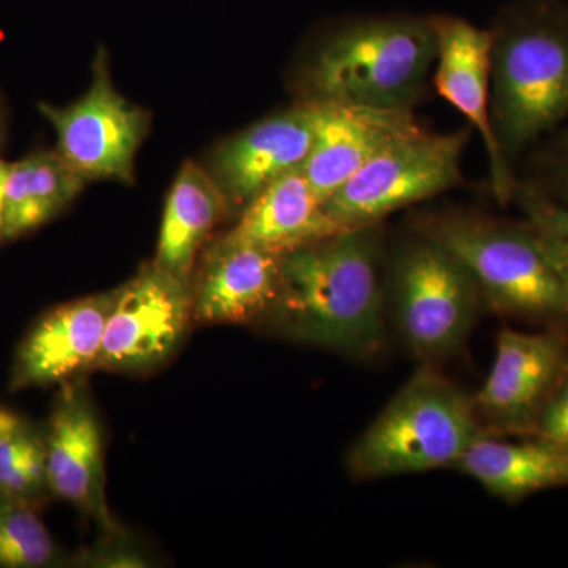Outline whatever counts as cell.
Here are the masks:
<instances>
[{
	"mask_svg": "<svg viewBox=\"0 0 568 568\" xmlns=\"http://www.w3.org/2000/svg\"><path fill=\"white\" fill-rule=\"evenodd\" d=\"M10 163L0 159V233H2L3 204H6V185L9 178Z\"/></svg>",
	"mask_w": 568,
	"mask_h": 568,
	"instance_id": "27",
	"label": "cell"
},
{
	"mask_svg": "<svg viewBox=\"0 0 568 568\" xmlns=\"http://www.w3.org/2000/svg\"><path fill=\"white\" fill-rule=\"evenodd\" d=\"M315 130L316 104L305 102L223 142L213 156L212 178L227 204L246 207L268 183L304 166Z\"/></svg>",
	"mask_w": 568,
	"mask_h": 568,
	"instance_id": "12",
	"label": "cell"
},
{
	"mask_svg": "<svg viewBox=\"0 0 568 568\" xmlns=\"http://www.w3.org/2000/svg\"><path fill=\"white\" fill-rule=\"evenodd\" d=\"M491 125L514 168L568 121V3L517 0L491 28Z\"/></svg>",
	"mask_w": 568,
	"mask_h": 568,
	"instance_id": "2",
	"label": "cell"
},
{
	"mask_svg": "<svg viewBox=\"0 0 568 568\" xmlns=\"http://www.w3.org/2000/svg\"><path fill=\"white\" fill-rule=\"evenodd\" d=\"M58 136L55 152L85 182L134 181V156L149 114L115 91L104 52L97 55L91 89L69 106L40 103Z\"/></svg>",
	"mask_w": 568,
	"mask_h": 568,
	"instance_id": "8",
	"label": "cell"
},
{
	"mask_svg": "<svg viewBox=\"0 0 568 568\" xmlns=\"http://www.w3.org/2000/svg\"><path fill=\"white\" fill-rule=\"evenodd\" d=\"M514 200L525 213L552 263L568 282V207L541 192L530 181H518Z\"/></svg>",
	"mask_w": 568,
	"mask_h": 568,
	"instance_id": "23",
	"label": "cell"
},
{
	"mask_svg": "<svg viewBox=\"0 0 568 568\" xmlns=\"http://www.w3.org/2000/svg\"><path fill=\"white\" fill-rule=\"evenodd\" d=\"M18 425H20V422H18L17 417L0 409V435H2V433L10 432V429L17 428Z\"/></svg>",
	"mask_w": 568,
	"mask_h": 568,
	"instance_id": "28",
	"label": "cell"
},
{
	"mask_svg": "<svg viewBox=\"0 0 568 568\" xmlns=\"http://www.w3.org/2000/svg\"><path fill=\"white\" fill-rule=\"evenodd\" d=\"M211 173L186 162L168 193L155 263L190 282L197 250L226 209Z\"/></svg>",
	"mask_w": 568,
	"mask_h": 568,
	"instance_id": "19",
	"label": "cell"
},
{
	"mask_svg": "<svg viewBox=\"0 0 568 568\" xmlns=\"http://www.w3.org/2000/svg\"><path fill=\"white\" fill-rule=\"evenodd\" d=\"M84 185V179L55 151L32 153L10 163L0 239L10 241L50 222Z\"/></svg>",
	"mask_w": 568,
	"mask_h": 568,
	"instance_id": "20",
	"label": "cell"
},
{
	"mask_svg": "<svg viewBox=\"0 0 568 568\" xmlns=\"http://www.w3.org/2000/svg\"><path fill=\"white\" fill-rule=\"evenodd\" d=\"M283 254L223 237L209 253L193 293V316L204 323H252L271 312Z\"/></svg>",
	"mask_w": 568,
	"mask_h": 568,
	"instance_id": "15",
	"label": "cell"
},
{
	"mask_svg": "<svg viewBox=\"0 0 568 568\" xmlns=\"http://www.w3.org/2000/svg\"><path fill=\"white\" fill-rule=\"evenodd\" d=\"M534 436L568 444V375L541 410Z\"/></svg>",
	"mask_w": 568,
	"mask_h": 568,
	"instance_id": "25",
	"label": "cell"
},
{
	"mask_svg": "<svg viewBox=\"0 0 568 568\" xmlns=\"http://www.w3.org/2000/svg\"><path fill=\"white\" fill-rule=\"evenodd\" d=\"M47 448L48 487L112 528L104 497L102 432L88 398L63 396L51 418Z\"/></svg>",
	"mask_w": 568,
	"mask_h": 568,
	"instance_id": "16",
	"label": "cell"
},
{
	"mask_svg": "<svg viewBox=\"0 0 568 568\" xmlns=\"http://www.w3.org/2000/svg\"><path fill=\"white\" fill-rule=\"evenodd\" d=\"M417 129L413 110L316 104L315 141L302 171L325 203L377 153Z\"/></svg>",
	"mask_w": 568,
	"mask_h": 568,
	"instance_id": "13",
	"label": "cell"
},
{
	"mask_svg": "<svg viewBox=\"0 0 568 568\" xmlns=\"http://www.w3.org/2000/svg\"><path fill=\"white\" fill-rule=\"evenodd\" d=\"M381 223L346 227L282 256L271 315L284 334L366 357L386 338Z\"/></svg>",
	"mask_w": 568,
	"mask_h": 568,
	"instance_id": "1",
	"label": "cell"
},
{
	"mask_svg": "<svg viewBox=\"0 0 568 568\" xmlns=\"http://www.w3.org/2000/svg\"><path fill=\"white\" fill-rule=\"evenodd\" d=\"M418 233L462 261L481 298L496 312L528 320H568V282L526 220L436 213L418 222Z\"/></svg>",
	"mask_w": 568,
	"mask_h": 568,
	"instance_id": "5",
	"label": "cell"
},
{
	"mask_svg": "<svg viewBox=\"0 0 568 568\" xmlns=\"http://www.w3.org/2000/svg\"><path fill=\"white\" fill-rule=\"evenodd\" d=\"M390 268L396 324L410 351L432 364L465 345L481 294L462 261L420 234Z\"/></svg>",
	"mask_w": 568,
	"mask_h": 568,
	"instance_id": "7",
	"label": "cell"
},
{
	"mask_svg": "<svg viewBox=\"0 0 568 568\" xmlns=\"http://www.w3.org/2000/svg\"><path fill=\"white\" fill-rule=\"evenodd\" d=\"M454 467L493 496L519 500L544 489L568 487V444L541 436L511 443L487 435Z\"/></svg>",
	"mask_w": 568,
	"mask_h": 568,
	"instance_id": "18",
	"label": "cell"
},
{
	"mask_svg": "<svg viewBox=\"0 0 568 568\" xmlns=\"http://www.w3.org/2000/svg\"><path fill=\"white\" fill-rule=\"evenodd\" d=\"M487 435L474 398L425 362L355 440L347 467L361 480L454 467Z\"/></svg>",
	"mask_w": 568,
	"mask_h": 568,
	"instance_id": "4",
	"label": "cell"
},
{
	"mask_svg": "<svg viewBox=\"0 0 568 568\" xmlns=\"http://www.w3.org/2000/svg\"><path fill=\"white\" fill-rule=\"evenodd\" d=\"M432 17H377L336 29L306 69L308 103L413 110L433 77Z\"/></svg>",
	"mask_w": 568,
	"mask_h": 568,
	"instance_id": "3",
	"label": "cell"
},
{
	"mask_svg": "<svg viewBox=\"0 0 568 568\" xmlns=\"http://www.w3.org/2000/svg\"><path fill=\"white\" fill-rule=\"evenodd\" d=\"M470 133V126L444 134L420 126L398 138L325 200V213L342 230L365 226L454 189Z\"/></svg>",
	"mask_w": 568,
	"mask_h": 568,
	"instance_id": "6",
	"label": "cell"
},
{
	"mask_svg": "<svg viewBox=\"0 0 568 568\" xmlns=\"http://www.w3.org/2000/svg\"><path fill=\"white\" fill-rule=\"evenodd\" d=\"M538 153L545 155H559V153H568V123L559 132L552 133L545 148Z\"/></svg>",
	"mask_w": 568,
	"mask_h": 568,
	"instance_id": "26",
	"label": "cell"
},
{
	"mask_svg": "<svg viewBox=\"0 0 568 568\" xmlns=\"http://www.w3.org/2000/svg\"><path fill=\"white\" fill-rule=\"evenodd\" d=\"M55 556L51 534L20 497L0 495V567L32 568Z\"/></svg>",
	"mask_w": 568,
	"mask_h": 568,
	"instance_id": "21",
	"label": "cell"
},
{
	"mask_svg": "<svg viewBox=\"0 0 568 568\" xmlns=\"http://www.w3.org/2000/svg\"><path fill=\"white\" fill-rule=\"evenodd\" d=\"M534 166H536V175L528 181L552 200L568 207V153H559V155L537 153Z\"/></svg>",
	"mask_w": 568,
	"mask_h": 568,
	"instance_id": "24",
	"label": "cell"
},
{
	"mask_svg": "<svg viewBox=\"0 0 568 568\" xmlns=\"http://www.w3.org/2000/svg\"><path fill=\"white\" fill-rule=\"evenodd\" d=\"M47 484V448L17 428L0 435V495L22 497Z\"/></svg>",
	"mask_w": 568,
	"mask_h": 568,
	"instance_id": "22",
	"label": "cell"
},
{
	"mask_svg": "<svg viewBox=\"0 0 568 568\" xmlns=\"http://www.w3.org/2000/svg\"><path fill=\"white\" fill-rule=\"evenodd\" d=\"M342 231L324 211L302 168L268 183L246 205L241 220L224 237L284 254Z\"/></svg>",
	"mask_w": 568,
	"mask_h": 568,
	"instance_id": "17",
	"label": "cell"
},
{
	"mask_svg": "<svg viewBox=\"0 0 568 568\" xmlns=\"http://www.w3.org/2000/svg\"><path fill=\"white\" fill-rule=\"evenodd\" d=\"M437 37L433 82L437 93L462 112L470 129L480 134L488 155L491 192L497 203L514 200L518 179L504 159L491 125L489 54L491 29H480L458 17H432Z\"/></svg>",
	"mask_w": 568,
	"mask_h": 568,
	"instance_id": "11",
	"label": "cell"
},
{
	"mask_svg": "<svg viewBox=\"0 0 568 568\" xmlns=\"http://www.w3.org/2000/svg\"><path fill=\"white\" fill-rule=\"evenodd\" d=\"M567 375L566 335L500 331L495 364L474 398L488 435H536L541 410Z\"/></svg>",
	"mask_w": 568,
	"mask_h": 568,
	"instance_id": "9",
	"label": "cell"
},
{
	"mask_svg": "<svg viewBox=\"0 0 568 568\" xmlns=\"http://www.w3.org/2000/svg\"><path fill=\"white\" fill-rule=\"evenodd\" d=\"M193 315L190 282L153 263L118 290L95 366L141 369L162 364Z\"/></svg>",
	"mask_w": 568,
	"mask_h": 568,
	"instance_id": "10",
	"label": "cell"
},
{
	"mask_svg": "<svg viewBox=\"0 0 568 568\" xmlns=\"http://www.w3.org/2000/svg\"><path fill=\"white\" fill-rule=\"evenodd\" d=\"M115 297L118 290L80 298L48 313L22 343L14 386L58 383L95 365Z\"/></svg>",
	"mask_w": 568,
	"mask_h": 568,
	"instance_id": "14",
	"label": "cell"
}]
</instances>
